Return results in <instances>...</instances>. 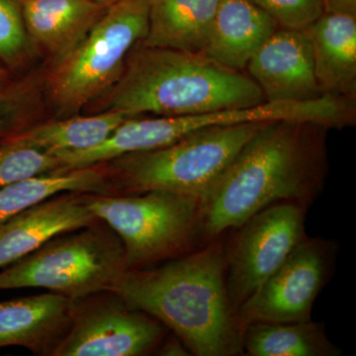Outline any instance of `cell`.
Here are the masks:
<instances>
[{
    "instance_id": "obj_1",
    "label": "cell",
    "mask_w": 356,
    "mask_h": 356,
    "mask_svg": "<svg viewBox=\"0 0 356 356\" xmlns=\"http://www.w3.org/2000/svg\"><path fill=\"white\" fill-rule=\"evenodd\" d=\"M329 130L294 119L264 123L201 198L204 245L273 204L308 209L324 188Z\"/></svg>"
},
{
    "instance_id": "obj_2",
    "label": "cell",
    "mask_w": 356,
    "mask_h": 356,
    "mask_svg": "<svg viewBox=\"0 0 356 356\" xmlns=\"http://www.w3.org/2000/svg\"><path fill=\"white\" fill-rule=\"evenodd\" d=\"M222 236L159 266L128 268L114 291L159 321L192 355H243V327L227 292Z\"/></svg>"
},
{
    "instance_id": "obj_3",
    "label": "cell",
    "mask_w": 356,
    "mask_h": 356,
    "mask_svg": "<svg viewBox=\"0 0 356 356\" xmlns=\"http://www.w3.org/2000/svg\"><path fill=\"white\" fill-rule=\"evenodd\" d=\"M102 96L105 110L131 116H184L266 102L259 86L243 72L222 67L202 54L142 42L129 54L119 81Z\"/></svg>"
},
{
    "instance_id": "obj_4",
    "label": "cell",
    "mask_w": 356,
    "mask_h": 356,
    "mask_svg": "<svg viewBox=\"0 0 356 356\" xmlns=\"http://www.w3.org/2000/svg\"><path fill=\"white\" fill-rule=\"evenodd\" d=\"M264 123L213 126L168 146L124 154L100 165L112 194L161 191L202 198Z\"/></svg>"
},
{
    "instance_id": "obj_5",
    "label": "cell",
    "mask_w": 356,
    "mask_h": 356,
    "mask_svg": "<svg viewBox=\"0 0 356 356\" xmlns=\"http://www.w3.org/2000/svg\"><path fill=\"white\" fill-rule=\"evenodd\" d=\"M97 219L118 235L128 268H146L204 245L201 198L153 191L139 194L83 192Z\"/></svg>"
},
{
    "instance_id": "obj_6",
    "label": "cell",
    "mask_w": 356,
    "mask_h": 356,
    "mask_svg": "<svg viewBox=\"0 0 356 356\" xmlns=\"http://www.w3.org/2000/svg\"><path fill=\"white\" fill-rule=\"evenodd\" d=\"M125 250L104 222L54 236L0 271V290L44 288L70 300L114 291L127 270Z\"/></svg>"
},
{
    "instance_id": "obj_7",
    "label": "cell",
    "mask_w": 356,
    "mask_h": 356,
    "mask_svg": "<svg viewBox=\"0 0 356 356\" xmlns=\"http://www.w3.org/2000/svg\"><path fill=\"white\" fill-rule=\"evenodd\" d=\"M149 0H120L64 56L47 79V95L60 114L79 111L104 95L120 79L134 47L146 37Z\"/></svg>"
},
{
    "instance_id": "obj_8",
    "label": "cell",
    "mask_w": 356,
    "mask_h": 356,
    "mask_svg": "<svg viewBox=\"0 0 356 356\" xmlns=\"http://www.w3.org/2000/svg\"><path fill=\"white\" fill-rule=\"evenodd\" d=\"M168 329L115 291L72 300V320L53 356H144L158 353Z\"/></svg>"
},
{
    "instance_id": "obj_9",
    "label": "cell",
    "mask_w": 356,
    "mask_h": 356,
    "mask_svg": "<svg viewBox=\"0 0 356 356\" xmlns=\"http://www.w3.org/2000/svg\"><path fill=\"white\" fill-rule=\"evenodd\" d=\"M307 208L293 202L273 204L247 220L226 247L227 292L232 306L250 299L305 238Z\"/></svg>"
},
{
    "instance_id": "obj_10",
    "label": "cell",
    "mask_w": 356,
    "mask_h": 356,
    "mask_svg": "<svg viewBox=\"0 0 356 356\" xmlns=\"http://www.w3.org/2000/svg\"><path fill=\"white\" fill-rule=\"evenodd\" d=\"M337 243L324 238L301 241L275 273L238 308L243 329L252 323H297L312 320L316 299L331 280Z\"/></svg>"
},
{
    "instance_id": "obj_11",
    "label": "cell",
    "mask_w": 356,
    "mask_h": 356,
    "mask_svg": "<svg viewBox=\"0 0 356 356\" xmlns=\"http://www.w3.org/2000/svg\"><path fill=\"white\" fill-rule=\"evenodd\" d=\"M248 76L266 102H306L324 97L313 50L304 31L278 28L250 58Z\"/></svg>"
},
{
    "instance_id": "obj_12",
    "label": "cell",
    "mask_w": 356,
    "mask_h": 356,
    "mask_svg": "<svg viewBox=\"0 0 356 356\" xmlns=\"http://www.w3.org/2000/svg\"><path fill=\"white\" fill-rule=\"evenodd\" d=\"M99 221L83 192H63L0 222V268L10 266L54 236Z\"/></svg>"
},
{
    "instance_id": "obj_13",
    "label": "cell",
    "mask_w": 356,
    "mask_h": 356,
    "mask_svg": "<svg viewBox=\"0 0 356 356\" xmlns=\"http://www.w3.org/2000/svg\"><path fill=\"white\" fill-rule=\"evenodd\" d=\"M72 307V300L54 292L0 302V348L53 356L69 330Z\"/></svg>"
},
{
    "instance_id": "obj_14",
    "label": "cell",
    "mask_w": 356,
    "mask_h": 356,
    "mask_svg": "<svg viewBox=\"0 0 356 356\" xmlns=\"http://www.w3.org/2000/svg\"><path fill=\"white\" fill-rule=\"evenodd\" d=\"M278 28L273 18L250 0H220L202 55L243 72Z\"/></svg>"
},
{
    "instance_id": "obj_15",
    "label": "cell",
    "mask_w": 356,
    "mask_h": 356,
    "mask_svg": "<svg viewBox=\"0 0 356 356\" xmlns=\"http://www.w3.org/2000/svg\"><path fill=\"white\" fill-rule=\"evenodd\" d=\"M305 32L325 95L356 97V16L324 13Z\"/></svg>"
},
{
    "instance_id": "obj_16",
    "label": "cell",
    "mask_w": 356,
    "mask_h": 356,
    "mask_svg": "<svg viewBox=\"0 0 356 356\" xmlns=\"http://www.w3.org/2000/svg\"><path fill=\"white\" fill-rule=\"evenodd\" d=\"M106 8L92 0H23L26 30L33 47L56 60L88 34Z\"/></svg>"
},
{
    "instance_id": "obj_17",
    "label": "cell",
    "mask_w": 356,
    "mask_h": 356,
    "mask_svg": "<svg viewBox=\"0 0 356 356\" xmlns=\"http://www.w3.org/2000/svg\"><path fill=\"white\" fill-rule=\"evenodd\" d=\"M220 0H149V47L202 54Z\"/></svg>"
},
{
    "instance_id": "obj_18",
    "label": "cell",
    "mask_w": 356,
    "mask_h": 356,
    "mask_svg": "<svg viewBox=\"0 0 356 356\" xmlns=\"http://www.w3.org/2000/svg\"><path fill=\"white\" fill-rule=\"evenodd\" d=\"M132 117L136 116L104 110L90 116H72L29 125L10 136L54 154L84 151L102 144L124 121Z\"/></svg>"
},
{
    "instance_id": "obj_19",
    "label": "cell",
    "mask_w": 356,
    "mask_h": 356,
    "mask_svg": "<svg viewBox=\"0 0 356 356\" xmlns=\"http://www.w3.org/2000/svg\"><path fill=\"white\" fill-rule=\"evenodd\" d=\"M243 355L248 356H339L323 323H252L243 332Z\"/></svg>"
},
{
    "instance_id": "obj_20",
    "label": "cell",
    "mask_w": 356,
    "mask_h": 356,
    "mask_svg": "<svg viewBox=\"0 0 356 356\" xmlns=\"http://www.w3.org/2000/svg\"><path fill=\"white\" fill-rule=\"evenodd\" d=\"M63 192L112 193L100 165L28 178L0 187V222Z\"/></svg>"
},
{
    "instance_id": "obj_21",
    "label": "cell",
    "mask_w": 356,
    "mask_h": 356,
    "mask_svg": "<svg viewBox=\"0 0 356 356\" xmlns=\"http://www.w3.org/2000/svg\"><path fill=\"white\" fill-rule=\"evenodd\" d=\"M56 172H62L56 154L14 139L10 135L0 139V187Z\"/></svg>"
},
{
    "instance_id": "obj_22",
    "label": "cell",
    "mask_w": 356,
    "mask_h": 356,
    "mask_svg": "<svg viewBox=\"0 0 356 356\" xmlns=\"http://www.w3.org/2000/svg\"><path fill=\"white\" fill-rule=\"evenodd\" d=\"M40 84L28 76L0 86V139L29 126L41 100Z\"/></svg>"
},
{
    "instance_id": "obj_23",
    "label": "cell",
    "mask_w": 356,
    "mask_h": 356,
    "mask_svg": "<svg viewBox=\"0 0 356 356\" xmlns=\"http://www.w3.org/2000/svg\"><path fill=\"white\" fill-rule=\"evenodd\" d=\"M35 51L26 30L23 0H0V64L7 70L23 69Z\"/></svg>"
},
{
    "instance_id": "obj_24",
    "label": "cell",
    "mask_w": 356,
    "mask_h": 356,
    "mask_svg": "<svg viewBox=\"0 0 356 356\" xmlns=\"http://www.w3.org/2000/svg\"><path fill=\"white\" fill-rule=\"evenodd\" d=\"M266 11L278 27L302 30L325 13L323 0H250Z\"/></svg>"
},
{
    "instance_id": "obj_25",
    "label": "cell",
    "mask_w": 356,
    "mask_h": 356,
    "mask_svg": "<svg viewBox=\"0 0 356 356\" xmlns=\"http://www.w3.org/2000/svg\"><path fill=\"white\" fill-rule=\"evenodd\" d=\"M325 13L356 16V0H323Z\"/></svg>"
},
{
    "instance_id": "obj_26",
    "label": "cell",
    "mask_w": 356,
    "mask_h": 356,
    "mask_svg": "<svg viewBox=\"0 0 356 356\" xmlns=\"http://www.w3.org/2000/svg\"><path fill=\"white\" fill-rule=\"evenodd\" d=\"M158 353L159 355H191L184 344L175 334L172 337H165Z\"/></svg>"
},
{
    "instance_id": "obj_27",
    "label": "cell",
    "mask_w": 356,
    "mask_h": 356,
    "mask_svg": "<svg viewBox=\"0 0 356 356\" xmlns=\"http://www.w3.org/2000/svg\"><path fill=\"white\" fill-rule=\"evenodd\" d=\"M9 79V70L4 67L3 65L0 64V86L6 83Z\"/></svg>"
},
{
    "instance_id": "obj_28",
    "label": "cell",
    "mask_w": 356,
    "mask_h": 356,
    "mask_svg": "<svg viewBox=\"0 0 356 356\" xmlns=\"http://www.w3.org/2000/svg\"><path fill=\"white\" fill-rule=\"evenodd\" d=\"M92 1L96 2V3L102 4L104 6H109L115 3V2L120 1V0H92Z\"/></svg>"
}]
</instances>
